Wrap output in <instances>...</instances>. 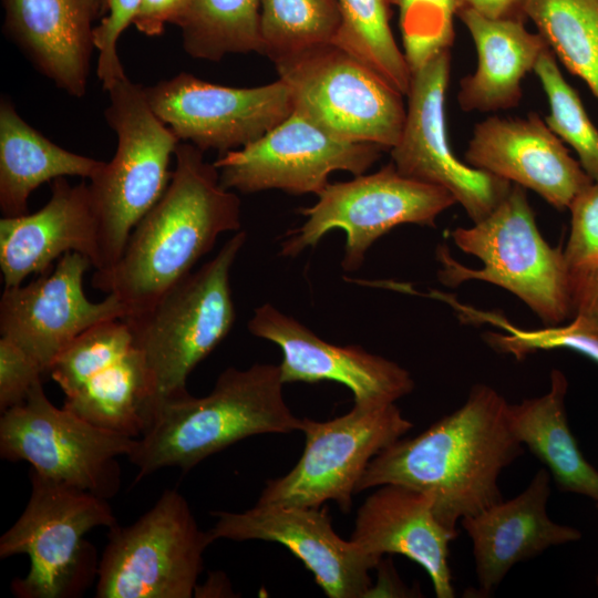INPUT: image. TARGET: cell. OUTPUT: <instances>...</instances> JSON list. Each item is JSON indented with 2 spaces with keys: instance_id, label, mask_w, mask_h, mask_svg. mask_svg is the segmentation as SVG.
<instances>
[{
  "instance_id": "cell-1",
  "label": "cell",
  "mask_w": 598,
  "mask_h": 598,
  "mask_svg": "<svg viewBox=\"0 0 598 598\" xmlns=\"http://www.w3.org/2000/svg\"><path fill=\"white\" fill-rule=\"evenodd\" d=\"M492 386L474 385L462 406L420 434L399 439L367 466L355 493L399 484L429 494L440 522L456 530L464 517L503 499L499 474L523 454Z\"/></svg>"
},
{
  "instance_id": "cell-2",
  "label": "cell",
  "mask_w": 598,
  "mask_h": 598,
  "mask_svg": "<svg viewBox=\"0 0 598 598\" xmlns=\"http://www.w3.org/2000/svg\"><path fill=\"white\" fill-rule=\"evenodd\" d=\"M204 153L187 142L177 145L164 194L134 227L120 259L93 274L92 287L116 296L127 315L189 275L219 235L239 231L240 199L221 186Z\"/></svg>"
},
{
  "instance_id": "cell-3",
  "label": "cell",
  "mask_w": 598,
  "mask_h": 598,
  "mask_svg": "<svg viewBox=\"0 0 598 598\" xmlns=\"http://www.w3.org/2000/svg\"><path fill=\"white\" fill-rule=\"evenodd\" d=\"M279 365L227 368L205 396L161 403L127 457L135 482L164 468L192 470L206 457L259 434L300 431L302 419L287 405Z\"/></svg>"
},
{
  "instance_id": "cell-4",
  "label": "cell",
  "mask_w": 598,
  "mask_h": 598,
  "mask_svg": "<svg viewBox=\"0 0 598 598\" xmlns=\"http://www.w3.org/2000/svg\"><path fill=\"white\" fill-rule=\"evenodd\" d=\"M247 239L244 230L147 308L126 315L148 370L153 412L188 393L186 381L198 363L228 336L236 320L230 269Z\"/></svg>"
},
{
  "instance_id": "cell-5",
  "label": "cell",
  "mask_w": 598,
  "mask_h": 598,
  "mask_svg": "<svg viewBox=\"0 0 598 598\" xmlns=\"http://www.w3.org/2000/svg\"><path fill=\"white\" fill-rule=\"evenodd\" d=\"M455 245L477 257L483 266L468 268L440 246L436 257L443 285L454 287L466 280L499 286L524 301L546 324L573 317L569 267L564 250L542 236L526 190L513 184L503 200L472 227L451 231Z\"/></svg>"
},
{
  "instance_id": "cell-6",
  "label": "cell",
  "mask_w": 598,
  "mask_h": 598,
  "mask_svg": "<svg viewBox=\"0 0 598 598\" xmlns=\"http://www.w3.org/2000/svg\"><path fill=\"white\" fill-rule=\"evenodd\" d=\"M106 92L110 103L104 114L117 144L112 159L87 183L99 221L101 265L95 270L120 259L134 227L162 197L181 143L154 113L144 86L126 78Z\"/></svg>"
},
{
  "instance_id": "cell-7",
  "label": "cell",
  "mask_w": 598,
  "mask_h": 598,
  "mask_svg": "<svg viewBox=\"0 0 598 598\" xmlns=\"http://www.w3.org/2000/svg\"><path fill=\"white\" fill-rule=\"evenodd\" d=\"M25 508L0 538V558L24 554L29 571L11 584L19 598H75L97 577L96 550L84 536L117 524L106 498L30 471Z\"/></svg>"
},
{
  "instance_id": "cell-8",
  "label": "cell",
  "mask_w": 598,
  "mask_h": 598,
  "mask_svg": "<svg viewBox=\"0 0 598 598\" xmlns=\"http://www.w3.org/2000/svg\"><path fill=\"white\" fill-rule=\"evenodd\" d=\"M99 561L97 598H190L213 543L186 498L165 489L155 504L128 526L109 528Z\"/></svg>"
},
{
  "instance_id": "cell-9",
  "label": "cell",
  "mask_w": 598,
  "mask_h": 598,
  "mask_svg": "<svg viewBox=\"0 0 598 598\" xmlns=\"http://www.w3.org/2000/svg\"><path fill=\"white\" fill-rule=\"evenodd\" d=\"M317 196L315 205L299 209L306 220L287 231L280 255L295 257L330 230L341 229L347 237L341 261L346 271L359 269L372 244L394 227H435L437 216L456 204L445 188L406 177L392 162L373 174L329 183Z\"/></svg>"
},
{
  "instance_id": "cell-10",
  "label": "cell",
  "mask_w": 598,
  "mask_h": 598,
  "mask_svg": "<svg viewBox=\"0 0 598 598\" xmlns=\"http://www.w3.org/2000/svg\"><path fill=\"white\" fill-rule=\"evenodd\" d=\"M275 65L293 110L327 131L389 151L398 143L406 114L402 94L350 52L328 43Z\"/></svg>"
},
{
  "instance_id": "cell-11",
  "label": "cell",
  "mask_w": 598,
  "mask_h": 598,
  "mask_svg": "<svg viewBox=\"0 0 598 598\" xmlns=\"http://www.w3.org/2000/svg\"><path fill=\"white\" fill-rule=\"evenodd\" d=\"M137 439L94 425L55 406L42 382L24 402L1 413L0 455L24 461L39 475L103 498L121 485L118 457H128Z\"/></svg>"
},
{
  "instance_id": "cell-12",
  "label": "cell",
  "mask_w": 598,
  "mask_h": 598,
  "mask_svg": "<svg viewBox=\"0 0 598 598\" xmlns=\"http://www.w3.org/2000/svg\"><path fill=\"white\" fill-rule=\"evenodd\" d=\"M412 427L395 403L354 404L348 413L324 422L303 417L301 457L287 474L266 482L256 504L320 507L333 501L348 514L371 460Z\"/></svg>"
},
{
  "instance_id": "cell-13",
  "label": "cell",
  "mask_w": 598,
  "mask_h": 598,
  "mask_svg": "<svg viewBox=\"0 0 598 598\" xmlns=\"http://www.w3.org/2000/svg\"><path fill=\"white\" fill-rule=\"evenodd\" d=\"M63 406L100 427L140 437L153 412L144 358L123 319L101 322L75 338L48 371Z\"/></svg>"
},
{
  "instance_id": "cell-14",
  "label": "cell",
  "mask_w": 598,
  "mask_h": 598,
  "mask_svg": "<svg viewBox=\"0 0 598 598\" xmlns=\"http://www.w3.org/2000/svg\"><path fill=\"white\" fill-rule=\"evenodd\" d=\"M382 151L372 143L342 138L293 110L264 136L219 155L214 164L221 186L229 190L318 195L329 184L331 173L362 175Z\"/></svg>"
},
{
  "instance_id": "cell-15",
  "label": "cell",
  "mask_w": 598,
  "mask_h": 598,
  "mask_svg": "<svg viewBox=\"0 0 598 598\" xmlns=\"http://www.w3.org/2000/svg\"><path fill=\"white\" fill-rule=\"evenodd\" d=\"M451 62V50H445L412 73L404 125L390 153L399 173L445 188L476 223L513 184L461 162L452 152L445 117Z\"/></svg>"
},
{
  "instance_id": "cell-16",
  "label": "cell",
  "mask_w": 598,
  "mask_h": 598,
  "mask_svg": "<svg viewBox=\"0 0 598 598\" xmlns=\"http://www.w3.org/2000/svg\"><path fill=\"white\" fill-rule=\"evenodd\" d=\"M154 113L181 142L219 155L264 136L293 112L287 84L278 79L255 87H231L182 72L144 86Z\"/></svg>"
},
{
  "instance_id": "cell-17",
  "label": "cell",
  "mask_w": 598,
  "mask_h": 598,
  "mask_svg": "<svg viewBox=\"0 0 598 598\" xmlns=\"http://www.w3.org/2000/svg\"><path fill=\"white\" fill-rule=\"evenodd\" d=\"M91 266L82 254L66 252L53 269L2 292L1 337L22 348L45 373L58 354L81 333L127 315L125 305L112 293L99 302L86 297L83 281Z\"/></svg>"
},
{
  "instance_id": "cell-18",
  "label": "cell",
  "mask_w": 598,
  "mask_h": 598,
  "mask_svg": "<svg viewBox=\"0 0 598 598\" xmlns=\"http://www.w3.org/2000/svg\"><path fill=\"white\" fill-rule=\"evenodd\" d=\"M208 530L213 542L265 540L286 546L315 576L329 598L370 596V570L377 566L351 540L333 529L327 506L287 507L256 504L239 512H216Z\"/></svg>"
},
{
  "instance_id": "cell-19",
  "label": "cell",
  "mask_w": 598,
  "mask_h": 598,
  "mask_svg": "<svg viewBox=\"0 0 598 598\" xmlns=\"http://www.w3.org/2000/svg\"><path fill=\"white\" fill-rule=\"evenodd\" d=\"M248 330L280 348L278 365L283 383L338 382L352 392L354 404L369 408L395 403L414 389L409 371L398 363L359 346L322 340L270 303L254 310Z\"/></svg>"
},
{
  "instance_id": "cell-20",
  "label": "cell",
  "mask_w": 598,
  "mask_h": 598,
  "mask_svg": "<svg viewBox=\"0 0 598 598\" xmlns=\"http://www.w3.org/2000/svg\"><path fill=\"white\" fill-rule=\"evenodd\" d=\"M464 159L472 167L535 192L559 210L568 209L592 182L536 113L526 117L494 115L477 123Z\"/></svg>"
},
{
  "instance_id": "cell-21",
  "label": "cell",
  "mask_w": 598,
  "mask_h": 598,
  "mask_svg": "<svg viewBox=\"0 0 598 598\" xmlns=\"http://www.w3.org/2000/svg\"><path fill=\"white\" fill-rule=\"evenodd\" d=\"M75 251L101 265L99 221L86 182L71 185L65 177L51 184L47 204L32 214L0 220V269L4 288L44 274L53 261Z\"/></svg>"
},
{
  "instance_id": "cell-22",
  "label": "cell",
  "mask_w": 598,
  "mask_h": 598,
  "mask_svg": "<svg viewBox=\"0 0 598 598\" xmlns=\"http://www.w3.org/2000/svg\"><path fill=\"white\" fill-rule=\"evenodd\" d=\"M456 536L437 518L429 494L384 484L358 509L350 539L377 567L385 554L408 557L425 569L437 598H453L448 549Z\"/></svg>"
},
{
  "instance_id": "cell-23",
  "label": "cell",
  "mask_w": 598,
  "mask_h": 598,
  "mask_svg": "<svg viewBox=\"0 0 598 598\" xmlns=\"http://www.w3.org/2000/svg\"><path fill=\"white\" fill-rule=\"evenodd\" d=\"M549 495L550 473L543 467L517 496L460 522L473 544L480 594L489 595L517 563L580 539L578 529L549 518Z\"/></svg>"
},
{
  "instance_id": "cell-24",
  "label": "cell",
  "mask_w": 598,
  "mask_h": 598,
  "mask_svg": "<svg viewBox=\"0 0 598 598\" xmlns=\"http://www.w3.org/2000/svg\"><path fill=\"white\" fill-rule=\"evenodd\" d=\"M4 29L33 65L68 94L86 93L99 0H2Z\"/></svg>"
},
{
  "instance_id": "cell-25",
  "label": "cell",
  "mask_w": 598,
  "mask_h": 598,
  "mask_svg": "<svg viewBox=\"0 0 598 598\" xmlns=\"http://www.w3.org/2000/svg\"><path fill=\"white\" fill-rule=\"evenodd\" d=\"M475 45L477 64L460 82L457 102L464 112H495L515 107L523 95L522 83L542 53L549 48L524 20L494 19L471 8L456 13Z\"/></svg>"
},
{
  "instance_id": "cell-26",
  "label": "cell",
  "mask_w": 598,
  "mask_h": 598,
  "mask_svg": "<svg viewBox=\"0 0 598 598\" xmlns=\"http://www.w3.org/2000/svg\"><path fill=\"white\" fill-rule=\"evenodd\" d=\"M104 162L70 152L29 125L13 103L0 102V209L3 217L28 214V199L56 178L90 179Z\"/></svg>"
},
{
  "instance_id": "cell-27",
  "label": "cell",
  "mask_w": 598,
  "mask_h": 598,
  "mask_svg": "<svg viewBox=\"0 0 598 598\" xmlns=\"http://www.w3.org/2000/svg\"><path fill=\"white\" fill-rule=\"evenodd\" d=\"M568 381L557 369L545 394L508 404L507 419L515 437L543 463L564 492L598 503V471L581 454L565 406Z\"/></svg>"
},
{
  "instance_id": "cell-28",
  "label": "cell",
  "mask_w": 598,
  "mask_h": 598,
  "mask_svg": "<svg viewBox=\"0 0 598 598\" xmlns=\"http://www.w3.org/2000/svg\"><path fill=\"white\" fill-rule=\"evenodd\" d=\"M524 14L598 100V0H525Z\"/></svg>"
},
{
  "instance_id": "cell-29",
  "label": "cell",
  "mask_w": 598,
  "mask_h": 598,
  "mask_svg": "<svg viewBox=\"0 0 598 598\" xmlns=\"http://www.w3.org/2000/svg\"><path fill=\"white\" fill-rule=\"evenodd\" d=\"M260 0H194L182 29L184 50L218 61L230 53H261Z\"/></svg>"
},
{
  "instance_id": "cell-30",
  "label": "cell",
  "mask_w": 598,
  "mask_h": 598,
  "mask_svg": "<svg viewBox=\"0 0 598 598\" xmlns=\"http://www.w3.org/2000/svg\"><path fill=\"white\" fill-rule=\"evenodd\" d=\"M336 3L340 25L332 43L361 60L406 95L412 73L390 27V1L336 0Z\"/></svg>"
},
{
  "instance_id": "cell-31",
  "label": "cell",
  "mask_w": 598,
  "mask_h": 598,
  "mask_svg": "<svg viewBox=\"0 0 598 598\" xmlns=\"http://www.w3.org/2000/svg\"><path fill=\"white\" fill-rule=\"evenodd\" d=\"M339 25L336 0H260L261 53L274 62L332 43Z\"/></svg>"
},
{
  "instance_id": "cell-32",
  "label": "cell",
  "mask_w": 598,
  "mask_h": 598,
  "mask_svg": "<svg viewBox=\"0 0 598 598\" xmlns=\"http://www.w3.org/2000/svg\"><path fill=\"white\" fill-rule=\"evenodd\" d=\"M534 73L549 104L545 123L571 146L592 182H598V130L589 118L578 92L564 78L557 58L549 48L539 56Z\"/></svg>"
},
{
  "instance_id": "cell-33",
  "label": "cell",
  "mask_w": 598,
  "mask_h": 598,
  "mask_svg": "<svg viewBox=\"0 0 598 598\" xmlns=\"http://www.w3.org/2000/svg\"><path fill=\"white\" fill-rule=\"evenodd\" d=\"M467 319L488 321L504 330L502 333L488 332L485 340L495 350L511 354L517 360L538 350L556 348L570 349L598 363V332L584 320L573 317L566 326L551 324L548 328L525 330L511 324L496 313L482 312L453 302Z\"/></svg>"
},
{
  "instance_id": "cell-34",
  "label": "cell",
  "mask_w": 598,
  "mask_h": 598,
  "mask_svg": "<svg viewBox=\"0 0 598 598\" xmlns=\"http://www.w3.org/2000/svg\"><path fill=\"white\" fill-rule=\"evenodd\" d=\"M403 53L411 73L417 71L454 41L453 18L457 0H400Z\"/></svg>"
},
{
  "instance_id": "cell-35",
  "label": "cell",
  "mask_w": 598,
  "mask_h": 598,
  "mask_svg": "<svg viewBox=\"0 0 598 598\" xmlns=\"http://www.w3.org/2000/svg\"><path fill=\"white\" fill-rule=\"evenodd\" d=\"M142 0H105L107 14L93 28V47L97 51L96 74L105 91L126 79L117 53V41L133 23Z\"/></svg>"
},
{
  "instance_id": "cell-36",
  "label": "cell",
  "mask_w": 598,
  "mask_h": 598,
  "mask_svg": "<svg viewBox=\"0 0 598 598\" xmlns=\"http://www.w3.org/2000/svg\"><path fill=\"white\" fill-rule=\"evenodd\" d=\"M570 233L564 255L569 269L598 262V182H591L568 207Z\"/></svg>"
},
{
  "instance_id": "cell-37",
  "label": "cell",
  "mask_w": 598,
  "mask_h": 598,
  "mask_svg": "<svg viewBox=\"0 0 598 598\" xmlns=\"http://www.w3.org/2000/svg\"><path fill=\"white\" fill-rule=\"evenodd\" d=\"M44 369L22 348L0 338V411L25 401L35 384L42 382Z\"/></svg>"
},
{
  "instance_id": "cell-38",
  "label": "cell",
  "mask_w": 598,
  "mask_h": 598,
  "mask_svg": "<svg viewBox=\"0 0 598 598\" xmlns=\"http://www.w3.org/2000/svg\"><path fill=\"white\" fill-rule=\"evenodd\" d=\"M573 317L598 332V262L569 269Z\"/></svg>"
},
{
  "instance_id": "cell-39",
  "label": "cell",
  "mask_w": 598,
  "mask_h": 598,
  "mask_svg": "<svg viewBox=\"0 0 598 598\" xmlns=\"http://www.w3.org/2000/svg\"><path fill=\"white\" fill-rule=\"evenodd\" d=\"M194 0H142L133 21L135 28L148 37L163 33L166 24L179 25Z\"/></svg>"
},
{
  "instance_id": "cell-40",
  "label": "cell",
  "mask_w": 598,
  "mask_h": 598,
  "mask_svg": "<svg viewBox=\"0 0 598 598\" xmlns=\"http://www.w3.org/2000/svg\"><path fill=\"white\" fill-rule=\"evenodd\" d=\"M458 8H471L494 19L524 20L525 0H457Z\"/></svg>"
},
{
  "instance_id": "cell-41",
  "label": "cell",
  "mask_w": 598,
  "mask_h": 598,
  "mask_svg": "<svg viewBox=\"0 0 598 598\" xmlns=\"http://www.w3.org/2000/svg\"><path fill=\"white\" fill-rule=\"evenodd\" d=\"M391 4H399L400 0H389Z\"/></svg>"
},
{
  "instance_id": "cell-42",
  "label": "cell",
  "mask_w": 598,
  "mask_h": 598,
  "mask_svg": "<svg viewBox=\"0 0 598 598\" xmlns=\"http://www.w3.org/2000/svg\"><path fill=\"white\" fill-rule=\"evenodd\" d=\"M596 582H597V586H598V576H597Z\"/></svg>"
},
{
  "instance_id": "cell-43",
  "label": "cell",
  "mask_w": 598,
  "mask_h": 598,
  "mask_svg": "<svg viewBox=\"0 0 598 598\" xmlns=\"http://www.w3.org/2000/svg\"><path fill=\"white\" fill-rule=\"evenodd\" d=\"M598 506V505H597Z\"/></svg>"
}]
</instances>
